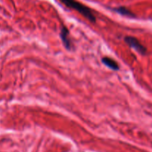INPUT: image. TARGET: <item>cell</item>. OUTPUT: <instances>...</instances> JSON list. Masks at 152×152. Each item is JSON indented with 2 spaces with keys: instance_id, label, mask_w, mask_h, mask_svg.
Listing matches in <instances>:
<instances>
[{
  "instance_id": "3",
  "label": "cell",
  "mask_w": 152,
  "mask_h": 152,
  "mask_svg": "<svg viewBox=\"0 0 152 152\" xmlns=\"http://www.w3.org/2000/svg\"><path fill=\"white\" fill-rule=\"evenodd\" d=\"M60 38L62 39V43H63L64 47L68 50H72L74 45H73L72 42H71V39H70L69 31H68V29L65 26H63L62 29H61Z\"/></svg>"
},
{
  "instance_id": "1",
  "label": "cell",
  "mask_w": 152,
  "mask_h": 152,
  "mask_svg": "<svg viewBox=\"0 0 152 152\" xmlns=\"http://www.w3.org/2000/svg\"><path fill=\"white\" fill-rule=\"evenodd\" d=\"M59 1L70 9L77 10L91 22H96V16L94 14L93 10L83 3L80 2L77 0H59Z\"/></svg>"
},
{
  "instance_id": "4",
  "label": "cell",
  "mask_w": 152,
  "mask_h": 152,
  "mask_svg": "<svg viewBox=\"0 0 152 152\" xmlns=\"http://www.w3.org/2000/svg\"><path fill=\"white\" fill-rule=\"evenodd\" d=\"M102 62L105 66H107L108 68L113 70V71H119L120 70L119 64L114 59L109 57V56H104L102 59Z\"/></svg>"
},
{
  "instance_id": "5",
  "label": "cell",
  "mask_w": 152,
  "mask_h": 152,
  "mask_svg": "<svg viewBox=\"0 0 152 152\" xmlns=\"http://www.w3.org/2000/svg\"><path fill=\"white\" fill-rule=\"evenodd\" d=\"M113 10L117 12V13H118L119 14L122 15V16H127V17H130V18H135V15L130 10L126 8V7H115V8H113Z\"/></svg>"
},
{
  "instance_id": "2",
  "label": "cell",
  "mask_w": 152,
  "mask_h": 152,
  "mask_svg": "<svg viewBox=\"0 0 152 152\" xmlns=\"http://www.w3.org/2000/svg\"><path fill=\"white\" fill-rule=\"evenodd\" d=\"M124 41L126 42V43L129 47L134 49L139 53H140L142 55L146 54V48L143 45L141 44L140 42L137 38H135L134 37H131V36H127V37H126L124 38Z\"/></svg>"
}]
</instances>
